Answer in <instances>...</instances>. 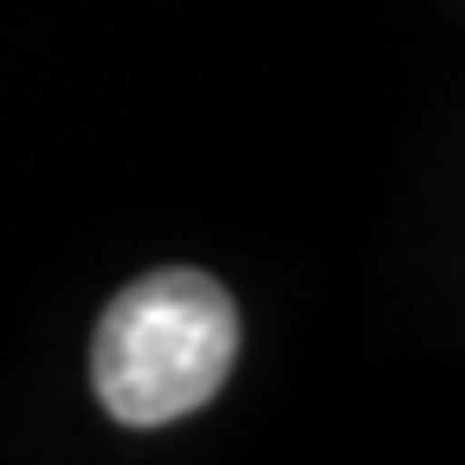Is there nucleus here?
I'll list each match as a JSON object with an SVG mask.
<instances>
[{
	"label": "nucleus",
	"mask_w": 465,
	"mask_h": 465,
	"mask_svg": "<svg viewBox=\"0 0 465 465\" xmlns=\"http://www.w3.org/2000/svg\"><path fill=\"white\" fill-rule=\"evenodd\" d=\"M240 356V311L207 272H155L97 323L91 381L110 420L168 427L220 394Z\"/></svg>",
	"instance_id": "1"
}]
</instances>
